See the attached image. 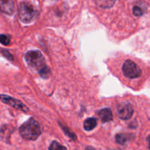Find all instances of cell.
Instances as JSON below:
<instances>
[{"label": "cell", "instance_id": "6da1fadb", "mask_svg": "<svg viewBox=\"0 0 150 150\" xmlns=\"http://www.w3.org/2000/svg\"><path fill=\"white\" fill-rule=\"evenodd\" d=\"M19 133L24 139L35 141L41 135V127L35 119L31 118L20 127Z\"/></svg>", "mask_w": 150, "mask_h": 150}, {"label": "cell", "instance_id": "7a4b0ae2", "mask_svg": "<svg viewBox=\"0 0 150 150\" xmlns=\"http://www.w3.org/2000/svg\"><path fill=\"white\" fill-rule=\"evenodd\" d=\"M25 60L30 67L41 71L47 66L44 56L39 51H30L26 53Z\"/></svg>", "mask_w": 150, "mask_h": 150}, {"label": "cell", "instance_id": "3957f363", "mask_svg": "<svg viewBox=\"0 0 150 150\" xmlns=\"http://www.w3.org/2000/svg\"><path fill=\"white\" fill-rule=\"evenodd\" d=\"M37 15V11L33 5L28 2H22L18 10V16L21 21L29 23L34 19Z\"/></svg>", "mask_w": 150, "mask_h": 150}, {"label": "cell", "instance_id": "277c9868", "mask_svg": "<svg viewBox=\"0 0 150 150\" xmlns=\"http://www.w3.org/2000/svg\"><path fill=\"white\" fill-rule=\"evenodd\" d=\"M122 71L125 77L129 79L139 78L142 75V70L137 63L131 60L125 62L122 66Z\"/></svg>", "mask_w": 150, "mask_h": 150}, {"label": "cell", "instance_id": "5b68a950", "mask_svg": "<svg viewBox=\"0 0 150 150\" xmlns=\"http://www.w3.org/2000/svg\"><path fill=\"white\" fill-rule=\"evenodd\" d=\"M116 112L120 119L123 120L129 119L133 115V108L129 104H120L116 107Z\"/></svg>", "mask_w": 150, "mask_h": 150}, {"label": "cell", "instance_id": "8992f818", "mask_svg": "<svg viewBox=\"0 0 150 150\" xmlns=\"http://www.w3.org/2000/svg\"><path fill=\"white\" fill-rule=\"evenodd\" d=\"M0 100L3 102L4 103L7 104V105H11V107L16 108V109L24 111V112H27L29 110L28 108L21 101L18 100L15 98L11 97L9 96H7V95L0 94Z\"/></svg>", "mask_w": 150, "mask_h": 150}, {"label": "cell", "instance_id": "52a82bcc", "mask_svg": "<svg viewBox=\"0 0 150 150\" xmlns=\"http://www.w3.org/2000/svg\"><path fill=\"white\" fill-rule=\"evenodd\" d=\"M0 11L7 15H12L15 11L13 0H0Z\"/></svg>", "mask_w": 150, "mask_h": 150}, {"label": "cell", "instance_id": "ba28073f", "mask_svg": "<svg viewBox=\"0 0 150 150\" xmlns=\"http://www.w3.org/2000/svg\"><path fill=\"white\" fill-rule=\"evenodd\" d=\"M99 116L102 122H109L112 120V112L110 108L102 109L99 112Z\"/></svg>", "mask_w": 150, "mask_h": 150}, {"label": "cell", "instance_id": "9c48e42d", "mask_svg": "<svg viewBox=\"0 0 150 150\" xmlns=\"http://www.w3.org/2000/svg\"><path fill=\"white\" fill-rule=\"evenodd\" d=\"M94 1L98 7L103 9L112 8L116 2V0H94Z\"/></svg>", "mask_w": 150, "mask_h": 150}, {"label": "cell", "instance_id": "30bf717a", "mask_svg": "<svg viewBox=\"0 0 150 150\" xmlns=\"http://www.w3.org/2000/svg\"><path fill=\"white\" fill-rule=\"evenodd\" d=\"M146 11V8L142 3L136 4L135 5H134L133 8H132V13L135 16H141L142 15H144Z\"/></svg>", "mask_w": 150, "mask_h": 150}, {"label": "cell", "instance_id": "8fae6325", "mask_svg": "<svg viewBox=\"0 0 150 150\" xmlns=\"http://www.w3.org/2000/svg\"><path fill=\"white\" fill-rule=\"evenodd\" d=\"M97 125V120L95 118H89L84 122L83 127L87 131H91L94 129Z\"/></svg>", "mask_w": 150, "mask_h": 150}, {"label": "cell", "instance_id": "7c38bea8", "mask_svg": "<svg viewBox=\"0 0 150 150\" xmlns=\"http://www.w3.org/2000/svg\"><path fill=\"white\" fill-rule=\"evenodd\" d=\"M50 150H67L66 147H65L64 146L61 145L60 143L57 142V141H53L50 146Z\"/></svg>", "mask_w": 150, "mask_h": 150}, {"label": "cell", "instance_id": "4fadbf2b", "mask_svg": "<svg viewBox=\"0 0 150 150\" xmlns=\"http://www.w3.org/2000/svg\"><path fill=\"white\" fill-rule=\"evenodd\" d=\"M127 140V136L125 133H119L116 135V141L119 144H125Z\"/></svg>", "mask_w": 150, "mask_h": 150}, {"label": "cell", "instance_id": "5bb4252c", "mask_svg": "<svg viewBox=\"0 0 150 150\" xmlns=\"http://www.w3.org/2000/svg\"><path fill=\"white\" fill-rule=\"evenodd\" d=\"M0 43L3 45H8L11 43V38L8 35H0Z\"/></svg>", "mask_w": 150, "mask_h": 150}, {"label": "cell", "instance_id": "9a60e30c", "mask_svg": "<svg viewBox=\"0 0 150 150\" xmlns=\"http://www.w3.org/2000/svg\"><path fill=\"white\" fill-rule=\"evenodd\" d=\"M39 74L41 77H44V78H48L50 75V70L47 66H45L44 69H41V71H39Z\"/></svg>", "mask_w": 150, "mask_h": 150}, {"label": "cell", "instance_id": "2e32d148", "mask_svg": "<svg viewBox=\"0 0 150 150\" xmlns=\"http://www.w3.org/2000/svg\"><path fill=\"white\" fill-rule=\"evenodd\" d=\"M60 126H61L62 129H63V130L64 131L65 133H66V135L69 137V138H71V139H73L74 141H75V140L77 139V137H76V135H75L74 134L71 132V131L69 130V129H68L67 127H66L63 126V125H60Z\"/></svg>", "mask_w": 150, "mask_h": 150}, {"label": "cell", "instance_id": "e0dca14e", "mask_svg": "<svg viewBox=\"0 0 150 150\" xmlns=\"http://www.w3.org/2000/svg\"><path fill=\"white\" fill-rule=\"evenodd\" d=\"M1 52H2V54H3V55L5 56V57H6V58H8V60H13V57L12 54H11V53L7 51V50H2Z\"/></svg>", "mask_w": 150, "mask_h": 150}, {"label": "cell", "instance_id": "ac0fdd59", "mask_svg": "<svg viewBox=\"0 0 150 150\" xmlns=\"http://www.w3.org/2000/svg\"><path fill=\"white\" fill-rule=\"evenodd\" d=\"M146 141H147V144H148V146L150 149V135H148L146 138Z\"/></svg>", "mask_w": 150, "mask_h": 150}]
</instances>
